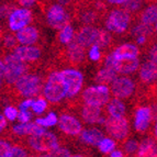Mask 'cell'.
<instances>
[{
	"label": "cell",
	"instance_id": "484cf974",
	"mask_svg": "<svg viewBox=\"0 0 157 157\" xmlns=\"http://www.w3.org/2000/svg\"><path fill=\"white\" fill-rule=\"evenodd\" d=\"M118 76L119 75L114 71L103 67L97 73V75L94 77V81L101 86H108L109 84H112Z\"/></svg>",
	"mask_w": 157,
	"mask_h": 157
},
{
	"label": "cell",
	"instance_id": "2e32d148",
	"mask_svg": "<svg viewBox=\"0 0 157 157\" xmlns=\"http://www.w3.org/2000/svg\"><path fill=\"white\" fill-rule=\"evenodd\" d=\"M81 118L86 123L89 124H103L105 121V118L102 115V108L89 105H84L81 109Z\"/></svg>",
	"mask_w": 157,
	"mask_h": 157
},
{
	"label": "cell",
	"instance_id": "816d5d0a",
	"mask_svg": "<svg viewBox=\"0 0 157 157\" xmlns=\"http://www.w3.org/2000/svg\"><path fill=\"white\" fill-rule=\"evenodd\" d=\"M110 157H123V153L121 152V151L114 149V151L110 154Z\"/></svg>",
	"mask_w": 157,
	"mask_h": 157
},
{
	"label": "cell",
	"instance_id": "ee69618b",
	"mask_svg": "<svg viewBox=\"0 0 157 157\" xmlns=\"http://www.w3.org/2000/svg\"><path fill=\"white\" fill-rule=\"evenodd\" d=\"M34 102V99H31V98H28V99L23 100V101L19 105V111H25V110H29L30 108L32 107Z\"/></svg>",
	"mask_w": 157,
	"mask_h": 157
},
{
	"label": "cell",
	"instance_id": "f1b7e54d",
	"mask_svg": "<svg viewBox=\"0 0 157 157\" xmlns=\"http://www.w3.org/2000/svg\"><path fill=\"white\" fill-rule=\"evenodd\" d=\"M112 42V36L111 34L107 31V30L103 29H99V32H98V36L97 40H96V43L94 45L98 46L99 48H105L107 46L111 44Z\"/></svg>",
	"mask_w": 157,
	"mask_h": 157
},
{
	"label": "cell",
	"instance_id": "db71d44e",
	"mask_svg": "<svg viewBox=\"0 0 157 157\" xmlns=\"http://www.w3.org/2000/svg\"><path fill=\"white\" fill-rule=\"evenodd\" d=\"M71 157H84L82 155H80V154H76V155H71Z\"/></svg>",
	"mask_w": 157,
	"mask_h": 157
},
{
	"label": "cell",
	"instance_id": "7a4b0ae2",
	"mask_svg": "<svg viewBox=\"0 0 157 157\" xmlns=\"http://www.w3.org/2000/svg\"><path fill=\"white\" fill-rule=\"evenodd\" d=\"M2 62L6 66L3 78L8 85H14L23 75H25L28 69H29L28 65L19 59L13 53L6 55Z\"/></svg>",
	"mask_w": 157,
	"mask_h": 157
},
{
	"label": "cell",
	"instance_id": "836d02e7",
	"mask_svg": "<svg viewBox=\"0 0 157 157\" xmlns=\"http://www.w3.org/2000/svg\"><path fill=\"white\" fill-rule=\"evenodd\" d=\"M152 32H153L152 29H149V28H147L146 25H144V24H142V23L136 24V25L133 28V30H132V34L136 37L137 36H146L147 37V35H149Z\"/></svg>",
	"mask_w": 157,
	"mask_h": 157
},
{
	"label": "cell",
	"instance_id": "5b68a950",
	"mask_svg": "<svg viewBox=\"0 0 157 157\" xmlns=\"http://www.w3.org/2000/svg\"><path fill=\"white\" fill-rule=\"evenodd\" d=\"M28 144L32 149L40 153H48L59 146L57 136L52 132H43L37 135L29 136Z\"/></svg>",
	"mask_w": 157,
	"mask_h": 157
},
{
	"label": "cell",
	"instance_id": "ab89813d",
	"mask_svg": "<svg viewBox=\"0 0 157 157\" xmlns=\"http://www.w3.org/2000/svg\"><path fill=\"white\" fill-rule=\"evenodd\" d=\"M88 56H89V58L92 62H98V60H100V58H101V51H100V48L98 46L92 45L89 48Z\"/></svg>",
	"mask_w": 157,
	"mask_h": 157
},
{
	"label": "cell",
	"instance_id": "52a82bcc",
	"mask_svg": "<svg viewBox=\"0 0 157 157\" xmlns=\"http://www.w3.org/2000/svg\"><path fill=\"white\" fill-rule=\"evenodd\" d=\"M60 75L65 81L66 87H67V98L76 97L78 92L82 88L84 84V75L77 69L74 68H66L60 71Z\"/></svg>",
	"mask_w": 157,
	"mask_h": 157
},
{
	"label": "cell",
	"instance_id": "e575fe53",
	"mask_svg": "<svg viewBox=\"0 0 157 157\" xmlns=\"http://www.w3.org/2000/svg\"><path fill=\"white\" fill-rule=\"evenodd\" d=\"M18 114H19V110L16 107H12V105H8V107L5 108L3 110V117L7 121H10L13 122L18 119Z\"/></svg>",
	"mask_w": 157,
	"mask_h": 157
},
{
	"label": "cell",
	"instance_id": "83f0119b",
	"mask_svg": "<svg viewBox=\"0 0 157 157\" xmlns=\"http://www.w3.org/2000/svg\"><path fill=\"white\" fill-rule=\"evenodd\" d=\"M57 122H58L57 115H56L55 112H53V111H51L45 118H36L34 120V123L43 128H52V126L56 125Z\"/></svg>",
	"mask_w": 157,
	"mask_h": 157
},
{
	"label": "cell",
	"instance_id": "e0dca14e",
	"mask_svg": "<svg viewBox=\"0 0 157 157\" xmlns=\"http://www.w3.org/2000/svg\"><path fill=\"white\" fill-rule=\"evenodd\" d=\"M39 31L35 26L28 25L24 29L20 30L16 33V40L19 44L24 46H31L39 40Z\"/></svg>",
	"mask_w": 157,
	"mask_h": 157
},
{
	"label": "cell",
	"instance_id": "44dd1931",
	"mask_svg": "<svg viewBox=\"0 0 157 157\" xmlns=\"http://www.w3.org/2000/svg\"><path fill=\"white\" fill-rule=\"evenodd\" d=\"M13 133L16 135H28V136H32V135H37V134H41L43 132H45L46 130L41 126L36 125L34 122H29V123H20L17 124V125L13 126L12 128Z\"/></svg>",
	"mask_w": 157,
	"mask_h": 157
},
{
	"label": "cell",
	"instance_id": "3957f363",
	"mask_svg": "<svg viewBox=\"0 0 157 157\" xmlns=\"http://www.w3.org/2000/svg\"><path fill=\"white\" fill-rule=\"evenodd\" d=\"M85 105L102 108L110 101V89L108 86H90L82 92Z\"/></svg>",
	"mask_w": 157,
	"mask_h": 157
},
{
	"label": "cell",
	"instance_id": "f5cc1de1",
	"mask_svg": "<svg viewBox=\"0 0 157 157\" xmlns=\"http://www.w3.org/2000/svg\"><path fill=\"white\" fill-rule=\"evenodd\" d=\"M126 0H110L109 1V3H111V5H122L123 6L124 3H125Z\"/></svg>",
	"mask_w": 157,
	"mask_h": 157
},
{
	"label": "cell",
	"instance_id": "7402d4cb",
	"mask_svg": "<svg viewBox=\"0 0 157 157\" xmlns=\"http://www.w3.org/2000/svg\"><path fill=\"white\" fill-rule=\"evenodd\" d=\"M140 79L145 84H149L156 79V63L152 60H146L140 66Z\"/></svg>",
	"mask_w": 157,
	"mask_h": 157
},
{
	"label": "cell",
	"instance_id": "7dc6e473",
	"mask_svg": "<svg viewBox=\"0 0 157 157\" xmlns=\"http://www.w3.org/2000/svg\"><path fill=\"white\" fill-rule=\"evenodd\" d=\"M156 44H154L152 51L149 52V60H152L154 63H156Z\"/></svg>",
	"mask_w": 157,
	"mask_h": 157
},
{
	"label": "cell",
	"instance_id": "74e56055",
	"mask_svg": "<svg viewBox=\"0 0 157 157\" xmlns=\"http://www.w3.org/2000/svg\"><path fill=\"white\" fill-rule=\"evenodd\" d=\"M139 146L140 144L137 141H135V140H128V141H126L125 144H124V151L128 155H133L135 152H137Z\"/></svg>",
	"mask_w": 157,
	"mask_h": 157
},
{
	"label": "cell",
	"instance_id": "1f68e13d",
	"mask_svg": "<svg viewBox=\"0 0 157 157\" xmlns=\"http://www.w3.org/2000/svg\"><path fill=\"white\" fill-rule=\"evenodd\" d=\"M47 108V101L44 99V98H39L37 100H34L33 105H32L31 109L32 112L35 113V114L40 115L42 114Z\"/></svg>",
	"mask_w": 157,
	"mask_h": 157
},
{
	"label": "cell",
	"instance_id": "d590c367",
	"mask_svg": "<svg viewBox=\"0 0 157 157\" xmlns=\"http://www.w3.org/2000/svg\"><path fill=\"white\" fill-rule=\"evenodd\" d=\"M142 8V2L141 1H132V0H126L125 3L123 5V9L122 10L126 11V12H135L139 9Z\"/></svg>",
	"mask_w": 157,
	"mask_h": 157
},
{
	"label": "cell",
	"instance_id": "b9f144b4",
	"mask_svg": "<svg viewBox=\"0 0 157 157\" xmlns=\"http://www.w3.org/2000/svg\"><path fill=\"white\" fill-rule=\"evenodd\" d=\"M17 44H18V42H17L16 36H13L11 34H7V35L3 37V45H5L7 48H9V50H10V48H16Z\"/></svg>",
	"mask_w": 157,
	"mask_h": 157
},
{
	"label": "cell",
	"instance_id": "8992f818",
	"mask_svg": "<svg viewBox=\"0 0 157 157\" xmlns=\"http://www.w3.org/2000/svg\"><path fill=\"white\" fill-rule=\"evenodd\" d=\"M130 21H131L130 13L122 9H115L108 14V18L105 23V30L108 32L121 34L126 31Z\"/></svg>",
	"mask_w": 157,
	"mask_h": 157
},
{
	"label": "cell",
	"instance_id": "9f6ffc18",
	"mask_svg": "<svg viewBox=\"0 0 157 157\" xmlns=\"http://www.w3.org/2000/svg\"><path fill=\"white\" fill-rule=\"evenodd\" d=\"M1 31H2V26H1V24H0V34H1Z\"/></svg>",
	"mask_w": 157,
	"mask_h": 157
},
{
	"label": "cell",
	"instance_id": "277c9868",
	"mask_svg": "<svg viewBox=\"0 0 157 157\" xmlns=\"http://www.w3.org/2000/svg\"><path fill=\"white\" fill-rule=\"evenodd\" d=\"M42 86V81L37 75L34 74H25L14 84V88L18 94L22 97L33 98L37 96Z\"/></svg>",
	"mask_w": 157,
	"mask_h": 157
},
{
	"label": "cell",
	"instance_id": "8fae6325",
	"mask_svg": "<svg viewBox=\"0 0 157 157\" xmlns=\"http://www.w3.org/2000/svg\"><path fill=\"white\" fill-rule=\"evenodd\" d=\"M32 20V12L30 9L18 8L11 11L8 16V26L13 32H18L24 29Z\"/></svg>",
	"mask_w": 157,
	"mask_h": 157
},
{
	"label": "cell",
	"instance_id": "f907efd6",
	"mask_svg": "<svg viewBox=\"0 0 157 157\" xmlns=\"http://www.w3.org/2000/svg\"><path fill=\"white\" fill-rule=\"evenodd\" d=\"M146 40H147L146 36H137L136 37V43L139 45H143V44H145Z\"/></svg>",
	"mask_w": 157,
	"mask_h": 157
},
{
	"label": "cell",
	"instance_id": "ffe728a7",
	"mask_svg": "<svg viewBox=\"0 0 157 157\" xmlns=\"http://www.w3.org/2000/svg\"><path fill=\"white\" fill-rule=\"evenodd\" d=\"M140 67L139 58H132V59H122L115 60L114 71L117 74H122V75H128L134 71H136Z\"/></svg>",
	"mask_w": 157,
	"mask_h": 157
},
{
	"label": "cell",
	"instance_id": "8d00e7d4",
	"mask_svg": "<svg viewBox=\"0 0 157 157\" xmlns=\"http://www.w3.org/2000/svg\"><path fill=\"white\" fill-rule=\"evenodd\" d=\"M97 13L94 12V11H86V12H84L80 16L81 18V21L84 22L85 24H87V25H90V24L94 23L96 20H97Z\"/></svg>",
	"mask_w": 157,
	"mask_h": 157
},
{
	"label": "cell",
	"instance_id": "603a6c76",
	"mask_svg": "<svg viewBox=\"0 0 157 157\" xmlns=\"http://www.w3.org/2000/svg\"><path fill=\"white\" fill-rule=\"evenodd\" d=\"M68 58L73 64H80L85 59V48L78 44L76 41H73L67 46Z\"/></svg>",
	"mask_w": 157,
	"mask_h": 157
},
{
	"label": "cell",
	"instance_id": "9a60e30c",
	"mask_svg": "<svg viewBox=\"0 0 157 157\" xmlns=\"http://www.w3.org/2000/svg\"><path fill=\"white\" fill-rule=\"evenodd\" d=\"M13 54L17 56L23 63H32L36 62L41 57V50L36 46H24V45H19L14 48Z\"/></svg>",
	"mask_w": 157,
	"mask_h": 157
},
{
	"label": "cell",
	"instance_id": "f6af8a7d",
	"mask_svg": "<svg viewBox=\"0 0 157 157\" xmlns=\"http://www.w3.org/2000/svg\"><path fill=\"white\" fill-rule=\"evenodd\" d=\"M11 13V10L8 6H0V18H5L6 16H9Z\"/></svg>",
	"mask_w": 157,
	"mask_h": 157
},
{
	"label": "cell",
	"instance_id": "ba28073f",
	"mask_svg": "<svg viewBox=\"0 0 157 157\" xmlns=\"http://www.w3.org/2000/svg\"><path fill=\"white\" fill-rule=\"evenodd\" d=\"M105 131L109 133L111 139L123 141L128 134V122L125 118H105Z\"/></svg>",
	"mask_w": 157,
	"mask_h": 157
},
{
	"label": "cell",
	"instance_id": "11a10c76",
	"mask_svg": "<svg viewBox=\"0 0 157 157\" xmlns=\"http://www.w3.org/2000/svg\"><path fill=\"white\" fill-rule=\"evenodd\" d=\"M1 85H2V78L0 77V87H1Z\"/></svg>",
	"mask_w": 157,
	"mask_h": 157
},
{
	"label": "cell",
	"instance_id": "4dcf8cb0",
	"mask_svg": "<svg viewBox=\"0 0 157 157\" xmlns=\"http://www.w3.org/2000/svg\"><path fill=\"white\" fill-rule=\"evenodd\" d=\"M100 152L103 153V154H109V153H112L113 151L117 147V143H115L114 140H112L111 137H103V139L100 141V143L98 144Z\"/></svg>",
	"mask_w": 157,
	"mask_h": 157
},
{
	"label": "cell",
	"instance_id": "6f0895ef",
	"mask_svg": "<svg viewBox=\"0 0 157 157\" xmlns=\"http://www.w3.org/2000/svg\"><path fill=\"white\" fill-rule=\"evenodd\" d=\"M37 157H42V155H41V156H37Z\"/></svg>",
	"mask_w": 157,
	"mask_h": 157
},
{
	"label": "cell",
	"instance_id": "7bdbcfd3",
	"mask_svg": "<svg viewBox=\"0 0 157 157\" xmlns=\"http://www.w3.org/2000/svg\"><path fill=\"white\" fill-rule=\"evenodd\" d=\"M18 119H19V121H20V123H29V122H31L32 113L30 112L29 110L19 111Z\"/></svg>",
	"mask_w": 157,
	"mask_h": 157
},
{
	"label": "cell",
	"instance_id": "f546056e",
	"mask_svg": "<svg viewBox=\"0 0 157 157\" xmlns=\"http://www.w3.org/2000/svg\"><path fill=\"white\" fill-rule=\"evenodd\" d=\"M74 28L71 24H67L66 26H64L63 29L60 30L59 34H58V39H59V42L62 44H69V43L73 42L74 40Z\"/></svg>",
	"mask_w": 157,
	"mask_h": 157
},
{
	"label": "cell",
	"instance_id": "d6986e66",
	"mask_svg": "<svg viewBox=\"0 0 157 157\" xmlns=\"http://www.w3.org/2000/svg\"><path fill=\"white\" fill-rule=\"evenodd\" d=\"M79 135H80L81 141L88 145H91V146H98L100 141L105 137L103 132L98 128H82V131L80 132Z\"/></svg>",
	"mask_w": 157,
	"mask_h": 157
},
{
	"label": "cell",
	"instance_id": "c3c4849f",
	"mask_svg": "<svg viewBox=\"0 0 157 157\" xmlns=\"http://www.w3.org/2000/svg\"><path fill=\"white\" fill-rule=\"evenodd\" d=\"M6 126H7V120L2 114H0V132H2Z\"/></svg>",
	"mask_w": 157,
	"mask_h": 157
},
{
	"label": "cell",
	"instance_id": "6da1fadb",
	"mask_svg": "<svg viewBox=\"0 0 157 157\" xmlns=\"http://www.w3.org/2000/svg\"><path fill=\"white\" fill-rule=\"evenodd\" d=\"M44 99L51 103H57L67 96V87L60 75V71H54L47 77L43 88Z\"/></svg>",
	"mask_w": 157,
	"mask_h": 157
},
{
	"label": "cell",
	"instance_id": "5bb4252c",
	"mask_svg": "<svg viewBox=\"0 0 157 157\" xmlns=\"http://www.w3.org/2000/svg\"><path fill=\"white\" fill-rule=\"evenodd\" d=\"M153 120V111L148 107H141L135 112L134 128L137 132L143 133L149 128Z\"/></svg>",
	"mask_w": 157,
	"mask_h": 157
},
{
	"label": "cell",
	"instance_id": "bcb514c9",
	"mask_svg": "<svg viewBox=\"0 0 157 157\" xmlns=\"http://www.w3.org/2000/svg\"><path fill=\"white\" fill-rule=\"evenodd\" d=\"M19 3H20V5H21L23 8L28 9L29 7H31V6L35 5V1H34V0H21V1H20Z\"/></svg>",
	"mask_w": 157,
	"mask_h": 157
},
{
	"label": "cell",
	"instance_id": "4316f807",
	"mask_svg": "<svg viewBox=\"0 0 157 157\" xmlns=\"http://www.w3.org/2000/svg\"><path fill=\"white\" fill-rule=\"evenodd\" d=\"M139 157H156V144L153 139H145L137 149Z\"/></svg>",
	"mask_w": 157,
	"mask_h": 157
},
{
	"label": "cell",
	"instance_id": "cb8c5ba5",
	"mask_svg": "<svg viewBox=\"0 0 157 157\" xmlns=\"http://www.w3.org/2000/svg\"><path fill=\"white\" fill-rule=\"evenodd\" d=\"M107 111L110 118H124L126 108L122 100L113 98L107 103Z\"/></svg>",
	"mask_w": 157,
	"mask_h": 157
},
{
	"label": "cell",
	"instance_id": "ac0fdd59",
	"mask_svg": "<svg viewBox=\"0 0 157 157\" xmlns=\"http://www.w3.org/2000/svg\"><path fill=\"white\" fill-rule=\"evenodd\" d=\"M111 54L115 60L132 59V58H137L140 54V50L136 45L126 43V44H122L119 47H117Z\"/></svg>",
	"mask_w": 157,
	"mask_h": 157
},
{
	"label": "cell",
	"instance_id": "d6a6232c",
	"mask_svg": "<svg viewBox=\"0 0 157 157\" xmlns=\"http://www.w3.org/2000/svg\"><path fill=\"white\" fill-rule=\"evenodd\" d=\"M71 154L69 152V149L65 148V147L58 146L55 149H53L51 152L46 153L45 155H42V157H71Z\"/></svg>",
	"mask_w": 157,
	"mask_h": 157
},
{
	"label": "cell",
	"instance_id": "9c48e42d",
	"mask_svg": "<svg viewBox=\"0 0 157 157\" xmlns=\"http://www.w3.org/2000/svg\"><path fill=\"white\" fill-rule=\"evenodd\" d=\"M46 21L53 29L62 30L64 26L69 24V16L63 6L54 3L47 9Z\"/></svg>",
	"mask_w": 157,
	"mask_h": 157
},
{
	"label": "cell",
	"instance_id": "7c38bea8",
	"mask_svg": "<svg viewBox=\"0 0 157 157\" xmlns=\"http://www.w3.org/2000/svg\"><path fill=\"white\" fill-rule=\"evenodd\" d=\"M57 124L60 131L68 135H79L82 131V124L80 121L69 114L60 115L58 118Z\"/></svg>",
	"mask_w": 157,
	"mask_h": 157
},
{
	"label": "cell",
	"instance_id": "30bf717a",
	"mask_svg": "<svg viewBox=\"0 0 157 157\" xmlns=\"http://www.w3.org/2000/svg\"><path fill=\"white\" fill-rule=\"evenodd\" d=\"M135 84L126 76H118L111 84V92L117 99H126L134 94Z\"/></svg>",
	"mask_w": 157,
	"mask_h": 157
},
{
	"label": "cell",
	"instance_id": "f35d334b",
	"mask_svg": "<svg viewBox=\"0 0 157 157\" xmlns=\"http://www.w3.org/2000/svg\"><path fill=\"white\" fill-rule=\"evenodd\" d=\"M8 157H29V156H28V152H26L22 146L12 145V147H11V152Z\"/></svg>",
	"mask_w": 157,
	"mask_h": 157
},
{
	"label": "cell",
	"instance_id": "60d3db41",
	"mask_svg": "<svg viewBox=\"0 0 157 157\" xmlns=\"http://www.w3.org/2000/svg\"><path fill=\"white\" fill-rule=\"evenodd\" d=\"M12 145L7 141H0V157H8Z\"/></svg>",
	"mask_w": 157,
	"mask_h": 157
},
{
	"label": "cell",
	"instance_id": "d4e9b609",
	"mask_svg": "<svg viewBox=\"0 0 157 157\" xmlns=\"http://www.w3.org/2000/svg\"><path fill=\"white\" fill-rule=\"evenodd\" d=\"M156 20H157V7L155 3H153L152 6H148L142 12L141 23L153 30V28L156 26Z\"/></svg>",
	"mask_w": 157,
	"mask_h": 157
},
{
	"label": "cell",
	"instance_id": "4fadbf2b",
	"mask_svg": "<svg viewBox=\"0 0 157 157\" xmlns=\"http://www.w3.org/2000/svg\"><path fill=\"white\" fill-rule=\"evenodd\" d=\"M98 32L99 29H97L94 25H85L82 26L76 34V41L80 46H82L84 48L86 47H90L92 45H94L96 40L98 36Z\"/></svg>",
	"mask_w": 157,
	"mask_h": 157
},
{
	"label": "cell",
	"instance_id": "681fc988",
	"mask_svg": "<svg viewBox=\"0 0 157 157\" xmlns=\"http://www.w3.org/2000/svg\"><path fill=\"white\" fill-rule=\"evenodd\" d=\"M5 71H6V66L3 64L2 59H0V77L1 78H3V76H5Z\"/></svg>",
	"mask_w": 157,
	"mask_h": 157
}]
</instances>
